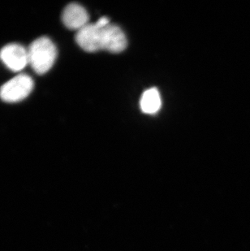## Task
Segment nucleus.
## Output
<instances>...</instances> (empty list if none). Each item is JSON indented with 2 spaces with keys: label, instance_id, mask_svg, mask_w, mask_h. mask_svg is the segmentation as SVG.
<instances>
[{
  "label": "nucleus",
  "instance_id": "obj_4",
  "mask_svg": "<svg viewBox=\"0 0 250 251\" xmlns=\"http://www.w3.org/2000/svg\"><path fill=\"white\" fill-rule=\"evenodd\" d=\"M0 59L10 70L22 71L28 64V50L23 46L11 43L2 48L0 51Z\"/></svg>",
  "mask_w": 250,
  "mask_h": 251
},
{
  "label": "nucleus",
  "instance_id": "obj_3",
  "mask_svg": "<svg viewBox=\"0 0 250 251\" xmlns=\"http://www.w3.org/2000/svg\"><path fill=\"white\" fill-rule=\"evenodd\" d=\"M127 38L124 31L116 25L101 27V50L121 53L127 48Z\"/></svg>",
  "mask_w": 250,
  "mask_h": 251
},
{
  "label": "nucleus",
  "instance_id": "obj_5",
  "mask_svg": "<svg viewBox=\"0 0 250 251\" xmlns=\"http://www.w3.org/2000/svg\"><path fill=\"white\" fill-rule=\"evenodd\" d=\"M101 27L96 23L88 24L75 34V42L80 48L87 52H96L101 50Z\"/></svg>",
  "mask_w": 250,
  "mask_h": 251
},
{
  "label": "nucleus",
  "instance_id": "obj_6",
  "mask_svg": "<svg viewBox=\"0 0 250 251\" xmlns=\"http://www.w3.org/2000/svg\"><path fill=\"white\" fill-rule=\"evenodd\" d=\"M62 20L67 28L78 31L89 24V15L85 7L73 2L64 8Z\"/></svg>",
  "mask_w": 250,
  "mask_h": 251
},
{
  "label": "nucleus",
  "instance_id": "obj_1",
  "mask_svg": "<svg viewBox=\"0 0 250 251\" xmlns=\"http://www.w3.org/2000/svg\"><path fill=\"white\" fill-rule=\"evenodd\" d=\"M28 64L39 74L50 71L57 57L56 47L48 37L37 38L28 49Z\"/></svg>",
  "mask_w": 250,
  "mask_h": 251
},
{
  "label": "nucleus",
  "instance_id": "obj_7",
  "mask_svg": "<svg viewBox=\"0 0 250 251\" xmlns=\"http://www.w3.org/2000/svg\"><path fill=\"white\" fill-rule=\"evenodd\" d=\"M162 106L160 94L158 89L150 88L143 93L140 101V107L142 112L153 115L160 110Z\"/></svg>",
  "mask_w": 250,
  "mask_h": 251
},
{
  "label": "nucleus",
  "instance_id": "obj_2",
  "mask_svg": "<svg viewBox=\"0 0 250 251\" xmlns=\"http://www.w3.org/2000/svg\"><path fill=\"white\" fill-rule=\"evenodd\" d=\"M33 89V81L26 74H20L0 88V99L7 102H17L28 97Z\"/></svg>",
  "mask_w": 250,
  "mask_h": 251
}]
</instances>
